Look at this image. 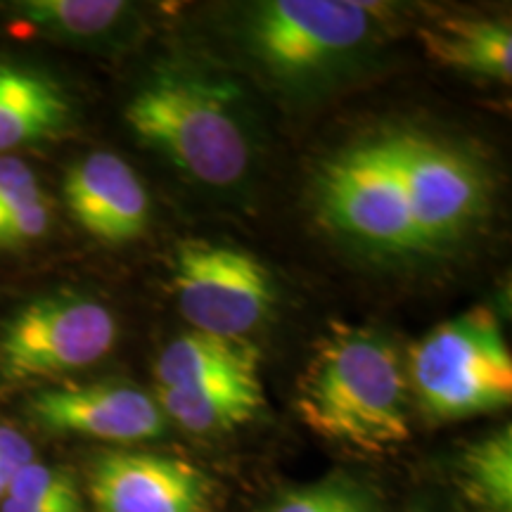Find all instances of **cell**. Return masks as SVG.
I'll return each mask as SVG.
<instances>
[{"mask_svg":"<svg viewBox=\"0 0 512 512\" xmlns=\"http://www.w3.org/2000/svg\"><path fill=\"white\" fill-rule=\"evenodd\" d=\"M259 358V349L247 339L192 330L159 351L155 382L157 389H178L230 375L259 373Z\"/></svg>","mask_w":512,"mask_h":512,"instance_id":"15","label":"cell"},{"mask_svg":"<svg viewBox=\"0 0 512 512\" xmlns=\"http://www.w3.org/2000/svg\"><path fill=\"white\" fill-rule=\"evenodd\" d=\"M8 486H10V477L0 475V501H3V498L8 496Z\"/></svg>","mask_w":512,"mask_h":512,"instance_id":"24","label":"cell"},{"mask_svg":"<svg viewBox=\"0 0 512 512\" xmlns=\"http://www.w3.org/2000/svg\"><path fill=\"white\" fill-rule=\"evenodd\" d=\"M117 318L100 299L55 292L22 304L0 325V380H48L88 368L117 342Z\"/></svg>","mask_w":512,"mask_h":512,"instance_id":"7","label":"cell"},{"mask_svg":"<svg viewBox=\"0 0 512 512\" xmlns=\"http://www.w3.org/2000/svg\"><path fill=\"white\" fill-rule=\"evenodd\" d=\"M53 221V209L46 195H38L22 207L0 214V247L17 249L41 240Z\"/></svg>","mask_w":512,"mask_h":512,"instance_id":"20","label":"cell"},{"mask_svg":"<svg viewBox=\"0 0 512 512\" xmlns=\"http://www.w3.org/2000/svg\"><path fill=\"white\" fill-rule=\"evenodd\" d=\"M74 105L62 83L41 69L0 60V155L69 131Z\"/></svg>","mask_w":512,"mask_h":512,"instance_id":"12","label":"cell"},{"mask_svg":"<svg viewBox=\"0 0 512 512\" xmlns=\"http://www.w3.org/2000/svg\"><path fill=\"white\" fill-rule=\"evenodd\" d=\"M425 55L439 67L477 76V79L510 83L512 29L505 19H441L418 31Z\"/></svg>","mask_w":512,"mask_h":512,"instance_id":"14","label":"cell"},{"mask_svg":"<svg viewBox=\"0 0 512 512\" xmlns=\"http://www.w3.org/2000/svg\"><path fill=\"white\" fill-rule=\"evenodd\" d=\"M43 195L34 169L19 157L0 155V214Z\"/></svg>","mask_w":512,"mask_h":512,"instance_id":"21","label":"cell"},{"mask_svg":"<svg viewBox=\"0 0 512 512\" xmlns=\"http://www.w3.org/2000/svg\"><path fill=\"white\" fill-rule=\"evenodd\" d=\"M408 396L392 339L366 325L332 323L304 363L294 408L318 437L380 456L411 439Z\"/></svg>","mask_w":512,"mask_h":512,"instance_id":"1","label":"cell"},{"mask_svg":"<svg viewBox=\"0 0 512 512\" xmlns=\"http://www.w3.org/2000/svg\"><path fill=\"white\" fill-rule=\"evenodd\" d=\"M157 403L166 415L192 434L230 432L259 418L266 408L259 373L230 375L192 387L157 389Z\"/></svg>","mask_w":512,"mask_h":512,"instance_id":"13","label":"cell"},{"mask_svg":"<svg viewBox=\"0 0 512 512\" xmlns=\"http://www.w3.org/2000/svg\"><path fill=\"white\" fill-rule=\"evenodd\" d=\"M169 290L192 330L245 339L271 316L273 275L254 254L209 240H181L171 259Z\"/></svg>","mask_w":512,"mask_h":512,"instance_id":"8","label":"cell"},{"mask_svg":"<svg viewBox=\"0 0 512 512\" xmlns=\"http://www.w3.org/2000/svg\"><path fill=\"white\" fill-rule=\"evenodd\" d=\"M88 496L95 512H211L214 482L183 458L112 451L91 463Z\"/></svg>","mask_w":512,"mask_h":512,"instance_id":"9","label":"cell"},{"mask_svg":"<svg viewBox=\"0 0 512 512\" xmlns=\"http://www.w3.org/2000/svg\"><path fill=\"white\" fill-rule=\"evenodd\" d=\"M415 512H430V510H415Z\"/></svg>","mask_w":512,"mask_h":512,"instance_id":"25","label":"cell"},{"mask_svg":"<svg viewBox=\"0 0 512 512\" xmlns=\"http://www.w3.org/2000/svg\"><path fill=\"white\" fill-rule=\"evenodd\" d=\"M34 446L31 441L12 427L0 425V475L15 477L17 470L34 463Z\"/></svg>","mask_w":512,"mask_h":512,"instance_id":"22","label":"cell"},{"mask_svg":"<svg viewBox=\"0 0 512 512\" xmlns=\"http://www.w3.org/2000/svg\"><path fill=\"white\" fill-rule=\"evenodd\" d=\"M12 12L38 34L91 43L124 27L131 5L121 0H24L12 5Z\"/></svg>","mask_w":512,"mask_h":512,"instance_id":"16","label":"cell"},{"mask_svg":"<svg viewBox=\"0 0 512 512\" xmlns=\"http://www.w3.org/2000/svg\"><path fill=\"white\" fill-rule=\"evenodd\" d=\"M0 512H86V505H83V498L62 503H19L12 498H3Z\"/></svg>","mask_w":512,"mask_h":512,"instance_id":"23","label":"cell"},{"mask_svg":"<svg viewBox=\"0 0 512 512\" xmlns=\"http://www.w3.org/2000/svg\"><path fill=\"white\" fill-rule=\"evenodd\" d=\"M320 223L358 252L394 261L422 259L411 207L380 133L354 140L313 176Z\"/></svg>","mask_w":512,"mask_h":512,"instance_id":"6","label":"cell"},{"mask_svg":"<svg viewBox=\"0 0 512 512\" xmlns=\"http://www.w3.org/2000/svg\"><path fill=\"white\" fill-rule=\"evenodd\" d=\"M377 5L354 0H264L242 12L240 43L275 86L316 95L349 79L382 43Z\"/></svg>","mask_w":512,"mask_h":512,"instance_id":"3","label":"cell"},{"mask_svg":"<svg viewBox=\"0 0 512 512\" xmlns=\"http://www.w3.org/2000/svg\"><path fill=\"white\" fill-rule=\"evenodd\" d=\"M377 133L411 207L422 259L458 249L491 209L494 185L482 159L420 128Z\"/></svg>","mask_w":512,"mask_h":512,"instance_id":"5","label":"cell"},{"mask_svg":"<svg viewBox=\"0 0 512 512\" xmlns=\"http://www.w3.org/2000/svg\"><path fill=\"white\" fill-rule=\"evenodd\" d=\"M124 117L140 143L209 188L240 183L252 164L245 98L226 76L185 64L157 69Z\"/></svg>","mask_w":512,"mask_h":512,"instance_id":"2","label":"cell"},{"mask_svg":"<svg viewBox=\"0 0 512 512\" xmlns=\"http://www.w3.org/2000/svg\"><path fill=\"white\" fill-rule=\"evenodd\" d=\"M408 392L430 420H463L512 401V356L498 318L477 306L425 332L408 354Z\"/></svg>","mask_w":512,"mask_h":512,"instance_id":"4","label":"cell"},{"mask_svg":"<svg viewBox=\"0 0 512 512\" xmlns=\"http://www.w3.org/2000/svg\"><path fill=\"white\" fill-rule=\"evenodd\" d=\"M5 498L19 503H62L81 501L83 496L76 479L67 470L34 460L15 472Z\"/></svg>","mask_w":512,"mask_h":512,"instance_id":"19","label":"cell"},{"mask_svg":"<svg viewBox=\"0 0 512 512\" xmlns=\"http://www.w3.org/2000/svg\"><path fill=\"white\" fill-rule=\"evenodd\" d=\"M261 512H377V505L373 494L356 479L332 475L283 491Z\"/></svg>","mask_w":512,"mask_h":512,"instance_id":"18","label":"cell"},{"mask_svg":"<svg viewBox=\"0 0 512 512\" xmlns=\"http://www.w3.org/2000/svg\"><path fill=\"white\" fill-rule=\"evenodd\" d=\"M465 496L486 512H512V430H498L465 448L458 463Z\"/></svg>","mask_w":512,"mask_h":512,"instance_id":"17","label":"cell"},{"mask_svg":"<svg viewBox=\"0 0 512 512\" xmlns=\"http://www.w3.org/2000/svg\"><path fill=\"white\" fill-rule=\"evenodd\" d=\"M27 411L50 432L81 434L117 444L157 439L169 425L157 399L126 382L41 389L29 399Z\"/></svg>","mask_w":512,"mask_h":512,"instance_id":"10","label":"cell"},{"mask_svg":"<svg viewBox=\"0 0 512 512\" xmlns=\"http://www.w3.org/2000/svg\"><path fill=\"white\" fill-rule=\"evenodd\" d=\"M64 202L88 235L107 245L138 240L150 223V195L126 159L91 152L69 166Z\"/></svg>","mask_w":512,"mask_h":512,"instance_id":"11","label":"cell"}]
</instances>
